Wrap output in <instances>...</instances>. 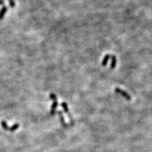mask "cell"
<instances>
[{"label":"cell","instance_id":"10","mask_svg":"<svg viewBox=\"0 0 152 152\" xmlns=\"http://www.w3.org/2000/svg\"><path fill=\"white\" fill-rule=\"evenodd\" d=\"M4 3H5V1H4V0H0V5H4Z\"/></svg>","mask_w":152,"mask_h":152},{"label":"cell","instance_id":"5","mask_svg":"<svg viewBox=\"0 0 152 152\" xmlns=\"http://www.w3.org/2000/svg\"><path fill=\"white\" fill-rule=\"evenodd\" d=\"M58 113H59V115L60 120L61 124H62V126H63V127H67L68 125L67 124L66 122H65V118H64V117H63V114H62V111H59V112H58Z\"/></svg>","mask_w":152,"mask_h":152},{"label":"cell","instance_id":"3","mask_svg":"<svg viewBox=\"0 0 152 152\" xmlns=\"http://www.w3.org/2000/svg\"><path fill=\"white\" fill-rule=\"evenodd\" d=\"M61 105H62V108H63V110H64V112H65V113H67V114L68 117H69V120H70L71 124L72 125L74 124V120L72 115H71L70 112H69V107H68L67 103H65V102H62V104H61Z\"/></svg>","mask_w":152,"mask_h":152},{"label":"cell","instance_id":"1","mask_svg":"<svg viewBox=\"0 0 152 152\" xmlns=\"http://www.w3.org/2000/svg\"><path fill=\"white\" fill-rule=\"evenodd\" d=\"M49 98H50V99H52L53 100V103L52 105L50 111V114L53 115L56 113V108H57L58 106L57 97H56V96L54 93H51L50 95H49Z\"/></svg>","mask_w":152,"mask_h":152},{"label":"cell","instance_id":"6","mask_svg":"<svg viewBox=\"0 0 152 152\" xmlns=\"http://www.w3.org/2000/svg\"><path fill=\"white\" fill-rule=\"evenodd\" d=\"M7 11H8V8L6 6H3L0 10V20L3 19L4 17H5V14L6 13Z\"/></svg>","mask_w":152,"mask_h":152},{"label":"cell","instance_id":"9","mask_svg":"<svg viewBox=\"0 0 152 152\" xmlns=\"http://www.w3.org/2000/svg\"><path fill=\"white\" fill-rule=\"evenodd\" d=\"M8 3L11 8H14L15 6V2L14 0H8Z\"/></svg>","mask_w":152,"mask_h":152},{"label":"cell","instance_id":"2","mask_svg":"<svg viewBox=\"0 0 152 152\" xmlns=\"http://www.w3.org/2000/svg\"><path fill=\"white\" fill-rule=\"evenodd\" d=\"M1 127H3V129H5V130L6 131H11V132L17 130V129L19 127V124L17 123L15 124H13L12 126H9L8 124H7L6 122L4 121V120L1 121Z\"/></svg>","mask_w":152,"mask_h":152},{"label":"cell","instance_id":"7","mask_svg":"<svg viewBox=\"0 0 152 152\" xmlns=\"http://www.w3.org/2000/svg\"><path fill=\"white\" fill-rule=\"evenodd\" d=\"M116 64H117V59H116L115 56L113 55V56H112V62L111 64H110V69H114L115 67Z\"/></svg>","mask_w":152,"mask_h":152},{"label":"cell","instance_id":"8","mask_svg":"<svg viewBox=\"0 0 152 152\" xmlns=\"http://www.w3.org/2000/svg\"><path fill=\"white\" fill-rule=\"evenodd\" d=\"M110 55H106L104 57V59L103 60V62H102V65L103 66H105V65L107 64L108 62V60L110 59Z\"/></svg>","mask_w":152,"mask_h":152},{"label":"cell","instance_id":"4","mask_svg":"<svg viewBox=\"0 0 152 152\" xmlns=\"http://www.w3.org/2000/svg\"><path fill=\"white\" fill-rule=\"evenodd\" d=\"M115 92L118 94H119V95H122V96H123L124 98L127 99V100H131V99H132L131 96V95H129L128 93H127V92L123 90V89H120V88H115Z\"/></svg>","mask_w":152,"mask_h":152}]
</instances>
